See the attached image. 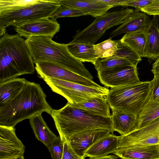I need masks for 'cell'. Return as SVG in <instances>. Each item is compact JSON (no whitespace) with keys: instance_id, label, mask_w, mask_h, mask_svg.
Here are the masks:
<instances>
[{"instance_id":"cell-18","label":"cell","mask_w":159,"mask_h":159,"mask_svg":"<svg viewBox=\"0 0 159 159\" xmlns=\"http://www.w3.org/2000/svg\"><path fill=\"white\" fill-rule=\"evenodd\" d=\"M119 136L110 133L93 144L86 152L85 157H99L113 153L117 150Z\"/></svg>"},{"instance_id":"cell-4","label":"cell","mask_w":159,"mask_h":159,"mask_svg":"<svg viewBox=\"0 0 159 159\" xmlns=\"http://www.w3.org/2000/svg\"><path fill=\"white\" fill-rule=\"evenodd\" d=\"M45 36H33L25 40L33 62H50L85 78L92 80L93 77L82 62L69 51L66 44L54 42Z\"/></svg>"},{"instance_id":"cell-2","label":"cell","mask_w":159,"mask_h":159,"mask_svg":"<svg viewBox=\"0 0 159 159\" xmlns=\"http://www.w3.org/2000/svg\"><path fill=\"white\" fill-rule=\"evenodd\" d=\"M34 63L25 40L6 31L0 38V83L34 74Z\"/></svg>"},{"instance_id":"cell-21","label":"cell","mask_w":159,"mask_h":159,"mask_svg":"<svg viewBox=\"0 0 159 159\" xmlns=\"http://www.w3.org/2000/svg\"><path fill=\"white\" fill-rule=\"evenodd\" d=\"M29 122L36 138L48 148L51 141L57 136L48 127L42 114L32 117L29 119Z\"/></svg>"},{"instance_id":"cell-36","label":"cell","mask_w":159,"mask_h":159,"mask_svg":"<svg viewBox=\"0 0 159 159\" xmlns=\"http://www.w3.org/2000/svg\"><path fill=\"white\" fill-rule=\"evenodd\" d=\"M151 81L152 84V98L154 100L159 101V75H154V77Z\"/></svg>"},{"instance_id":"cell-28","label":"cell","mask_w":159,"mask_h":159,"mask_svg":"<svg viewBox=\"0 0 159 159\" xmlns=\"http://www.w3.org/2000/svg\"><path fill=\"white\" fill-rule=\"evenodd\" d=\"M94 66L97 71L121 67L134 66L126 59L117 57H112L100 60L99 59L96 61Z\"/></svg>"},{"instance_id":"cell-19","label":"cell","mask_w":159,"mask_h":159,"mask_svg":"<svg viewBox=\"0 0 159 159\" xmlns=\"http://www.w3.org/2000/svg\"><path fill=\"white\" fill-rule=\"evenodd\" d=\"M159 16H154L151 20L144 48V57L150 63L159 57Z\"/></svg>"},{"instance_id":"cell-27","label":"cell","mask_w":159,"mask_h":159,"mask_svg":"<svg viewBox=\"0 0 159 159\" xmlns=\"http://www.w3.org/2000/svg\"><path fill=\"white\" fill-rule=\"evenodd\" d=\"M117 48L112 57H117L126 59L134 67H137L138 63L142 60L141 57L135 52L120 40H117Z\"/></svg>"},{"instance_id":"cell-38","label":"cell","mask_w":159,"mask_h":159,"mask_svg":"<svg viewBox=\"0 0 159 159\" xmlns=\"http://www.w3.org/2000/svg\"><path fill=\"white\" fill-rule=\"evenodd\" d=\"M151 71L154 75H159V57L152 64Z\"/></svg>"},{"instance_id":"cell-12","label":"cell","mask_w":159,"mask_h":159,"mask_svg":"<svg viewBox=\"0 0 159 159\" xmlns=\"http://www.w3.org/2000/svg\"><path fill=\"white\" fill-rule=\"evenodd\" d=\"M21 37L28 39L33 36H45L52 38L60 31L57 20L47 18L27 22L14 28Z\"/></svg>"},{"instance_id":"cell-35","label":"cell","mask_w":159,"mask_h":159,"mask_svg":"<svg viewBox=\"0 0 159 159\" xmlns=\"http://www.w3.org/2000/svg\"><path fill=\"white\" fill-rule=\"evenodd\" d=\"M156 0H126L125 6L134 7L137 9L154 2Z\"/></svg>"},{"instance_id":"cell-1","label":"cell","mask_w":159,"mask_h":159,"mask_svg":"<svg viewBox=\"0 0 159 159\" xmlns=\"http://www.w3.org/2000/svg\"><path fill=\"white\" fill-rule=\"evenodd\" d=\"M46 97L39 84L27 80L15 97L0 106V125L15 127L20 121L43 112L51 115L53 109Z\"/></svg>"},{"instance_id":"cell-15","label":"cell","mask_w":159,"mask_h":159,"mask_svg":"<svg viewBox=\"0 0 159 159\" xmlns=\"http://www.w3.org/2000/svg\"><path fill=\"white\" fill-rule=\"evenodd\" d=\"M151 21L148 14L143 12L134 11L120 26L111 32L110 38H112L123 33L136 31L147 33Z\"/></svg>"},{"instance_id":"cell-33","label":"cell","mask_w":159,"mask_h":159,"mask_svg":"<svg viewBox=\"0 0 159 159\" xmlns=\"http://www.w3.org/2000/svg\"><path fill=\"white\" fill-rule=\"evenodd\" d=\"M85 157L78 155L67 141L64 142V150L61 159H84Z\"/></svg>"},{"instance_id":"cell-17","label":"cell","mask_w":159,"mask_h":159,"mask_svg":"<svg viewBox=\"0 0 159 159\" xmlns=\"http://www.w3.org/2000/svg\"><path fill=\"white\" fill-rule=\"evenodd\" d=\"M113 154L121 159H159V145L129 147L118 149Z\"/></svg>"},{"instance_id":"cell-13","label":"cell","mask_w":159,"mask_h":159,"mask_svg":"<svg viewBox=\"0 0 159 159\" xmlns=\"http://www.w3.org/2000/svg\"><path fill=\"white\" fill-rule=\"evenodd\" d=\"M25 147L16 136L15 127L0 125V159L24 155Z\"/></svg>"},{"instance_id":"cell-20","label":"cell","mask_w":159,"mask_h":159,"mask_svg":"<svg viewBox=\"0 0 159 159\" xmlns=\"http://www.w3.org/2000/svg\"><path fill=\"white\" fill-rule=\"evenodd\" d=\"M111 118L114 131L126 135L138 129V118L134 115L112 110Z\"/></svg>"},{"instance_id":"cell-16","label":"cell","mask_w":159,"mask_h":159,"mask_svg":"<svg viewBox=\"0 0 159 159\" xmlns=\"http://www.w3.org/2000/svg\"><path fill=\"white\" fill-rule=\"evenodd\" d=\"M56 2L61 6L79 10L86 15L95 17L105 14L113 7L102 0H56Z\"/></svg>"},{"instance_id":"cell-8","label":"cell","mask_w":159,"mask_h":159,"mask_svg":"<svg viewBox=\"0 0 159 159\" xmlns=\"http://www.w3.org/2000/svg\"><path fill=\"white\" fill-rule=\"evenodd\" d=\"M42 79L52 91L62 96L72 104L86 102L95 98L106 97L109 91L105 87H90L50 77Z\"/></svg>"},{"instance_id":"cell-34","label":"cell","mask_w":159,"mask_h":159,"mask_svg":"<svg viewBox=\"0 0 159 159\" xmlns=\"http://www.w3.org/2000/svg\"><path fill=\"white\" fill-rule=\"evenodd\" d=\"M138 10L148 15L159 16V0H156L154 2Z\"/></svg>"},{"instance_id":"cell-39","label":"cell","mask_w":159,"mask_h":159,"mask_svg":"<svg viewBox=\"0 0 159 159\" xmlns=\"http://www.w3.org/2000/svg\"><path fill=\"white\" fill-rule=\"evenodd\" d=\"M118 157L115 155H110L105 157H90L89 159H117Z\"/></svg>"},{"instance_id":"cell-14","label":"cell","mask_w":159,"mask_h":159,"mask_svg":"<svg viewBox=\"0 0 159 159\" xmlns=\"http://www.w3.org/2000/svg\"><path fill=\"white\" fill-rule=\"evenodd\" d=\"M111 133L106 129L88 130L73 134L65 141L78 155L85 157L86 152L93 144Z\"/></svg>"},{"instance_id":"cell-10","label":"cell","mask_w":159,"mask_h":159,"mask_svg":"<svg viewBox=\"0 0 159 159\" xmlns=\"http://www.w3.org/2000/svg\"><path fill=\"white\" fill-rule=\"evenodd\" d=\"M101 84L111 88L124 86L140 81L137 67L123 66L97 71Z\"/></svg>"},{"instance_id":"cell-6","label":"cell","mask_w":159,"mask_h":159,"mask_svg":"<svg viewBox=\"0 0 159 159\" xmlns=\"http://www.w3.org/2000/svg\"><path fill=\"white\" fill-rule=\"evenodd\" d=\"M61 6L56 0H40L30 6L0 11V37L6 31L7 27H16L29 21L50 18Z\"/></svg>"},{"instance_id":"cell-31","label":"cell","mask_w":159,"mask_h":159,"mask_svg":"<svg viewBox=\"0 0 159 159\" xmlns=\"http://www.w3.org/2000/svg\"><path fill=\"white\" fill-rule=\"evenodd\" d=\"M85 15L83 12L79 10L61 6L51 16L50 18L56 20L57 19L60 17H77Z\"/></svg>"},{"instance_id":"cell-11","label":"cell","mask_w":159,"mask_h":159,"mask_svg":"<svg viewBox=\"0 0 159 159\" xmlns=\"http://www.w3.org/2000/svg\"><path fill=\"white\" fill-rule=\"evenodd\" d=\"M35 64V69L38 76L40 78L50 77L90 87L97 88L103 87L93 80L85 78L54 63L41 61Z\"/></svg>"},{"instance_id":"cell-24","label":"cell","mask_w":159,"mask_h":159,"mask_svg":"<svg viewBox=\"0 0 159 159\" xmlns=\"http://www.w3.org/2000/svg\"><path fill=\"white\" fill-rule=\"evenodd\" d=\"M72 104L76 107L86 110L96 115L105 117H111L110 108L106 97L95 98L86 102Z\"/></svg>"},{"instance_id":"cell-40","label":"cell","mask_w":159,"mask_h":159,"mask_svg":"<svg viewBox=\"0 0 159 159\" xmlns=\"http://www.w3.org/2000/svg\"><path fill=\"white\" fill-rule=\"evenodd\" d=\"M9 159H24V157L23 155H22L16 157H14Z\"/></svg>"},{"instance_id":"cell-30","label":"cell","mask_w":159,"mask_h":159,"mask_svg":"<svg viewBox=\"0 0 159 159\" xmlns=\"http://www.w3.org/2000/svg\"><path fill=\"white\" fill-rule=\"evenodd\" d=\"M40 0H0V11L29 6L37 3Z\"/></svg>"},{"instance_id":"cell-32","label":"cell","mask_w":159,"mask_h":159,"mask_svg":"<svg viewBox=\"0 0 159 159\" xmlns=\"http://www.w3.org/2000/svg\"><path fill=\"white\" fill-rule=\"evenodd\" d=\"M52 159H61L63 152L64 142L60 136H57L51 142L48 148Z\"/></svg>"},{"instance_id":"cell-37","label":"cell","mask_w":159,"mask_h":159,"mask_svg":"<svg viewBox=\"0 0 159 159\" xmlns=\"http://www.w3.org/2000/svg\"><path fill=\"white\" fill-rule=\"evenodd\" d=\"M102 1L109 6L113 7L116 6H125L126 0H102Z\"/></svg>"},{"instance_id":"cell-9","label":"cell","mask_w":159,"mask_h":159,"mask_svg":"<svg viewBox=\"0 0 159 159\" xmlns=\"http://www.w3.org/2000/svg\"><path fill=\"white\" fill-rule=\"evenodd\" d=\"M153 145H159V118L126 135L120 136L117 149Z\"/></svg>"},{"instance_id":"cell-23","label":"cell","mask_w":159,"mask_h":159,"mask_svg":"<svg viewBox=\"0 0 159 159\" xmlns=\"http://www.w3.org/2000/svg\"><path fill=\"white\" fill-rule=\"evenodd\" d=\"M66 45L71 54L81 62H89L94 65L99 60L96 56L94 45L70 42Z\"/></svg>"},{"instance_id":"cell-3","label":"cell","mask_w":159,"mask_h":159,"mask_svg":"<svg viewBox=\"0 0 159 159\" xmlns=\"http://www.w3.org/2000/svg\"><path fill=\"white\" fill-rule=\"evenodd\" d=\"M51 116L63 142L71 135L86 130L106 129L112 134L114 131L111 117L93 114L69 102L60 109H53Z\"/></svg>"},{"instance_id":"cell-26","label":"cell","mask_w":159,"mask_h":159,"mask_svg":"<svg viewBox=\"0 0 159 159\" xmlns=\"http://www.w3.org/2000/svg\"><path fill=\"white\" fill-rule=\"evenodd\" d=\"M147 33L140 31L128 33H125L120 40L141 58L144 57V48Z\"/></svg>"},{"instance_id":"cell-22","label":"cell","mask_w":159,"mask_h":159,"mask_svg":"<svg viewBox=\"0 0 159 159\" xmlns=\"http://www.w3.org/2000/svg\"><path fill=\"white\" fill-rule=\"evenodd\" d=\"M27 80L16 78L0 83V106L13 99L20 93Z\"/></svg>"},{"instance_id":"cell-29","label":"cell","mask_w":159,"mask_h":159,"mask_svg":"<svg viewBox=\"0 0 159 159\" xmlns=\"http://www.w3.org/2000/svg\"><path fill=\"white\" fill-rule=\"evenodd\" d=\"M117 40H113L110 38L100 43L94 45L97 58L99 59L112 57L117 48Z\"/></svg>"},{"instance_id":"cell-7","label":"cell","mask_w":159,"mask_h":159,"mask_svg":"<svg viewBox=\"0 0 159 159\" xmlns=\"http://www.w3.org/2000/svg\"><path fill=\"white\" fill-rule=\"evenodd\" d=\"M134 11L133 9L127 8L119 11L107 12L97 17L89 26L81 31H78L71 42L94 45L107 30L121 24Z\"/></svg>"},{"instance_id":"cell-25","label":"cell","mask_w":159,"mask_h":159,"mask_svg":"<svg viewBox=\"0 0 159 159\" xmlns=\"http://www.w3.org/2000/svg\"><path fill=\"white\" fill-rule=\"evenodd\" d=\"M138 118V129L147 125L159 118V101L153 100L151 94L139 114Z\"/></svg>"},{"instance_id":"cell-5","label":"cell","mask_w":159,"mask_h":159,"mask_svg":"<svg viewBox=\"0 0 159 159\" xmlns=\"http://www.w3.org/2000/svg\"><path fill=\"white\" fill-rule=\"evenodd\" d=\"M152 81H140L124 86L112 88L106 98L112 110L138 116L149 99Z\"/></svg>"}]
</instances>
